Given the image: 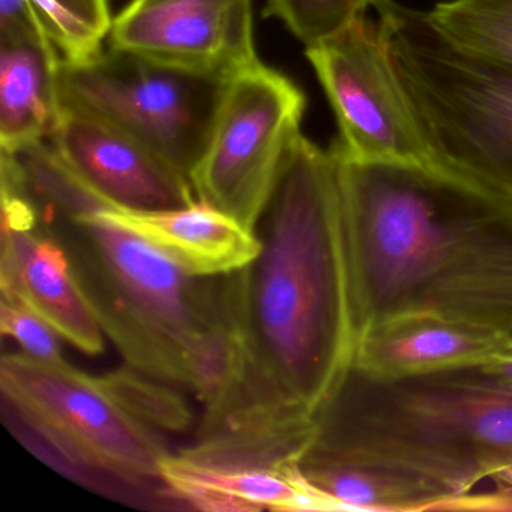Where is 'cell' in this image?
<instances>
[{
  "label": "cell",
  "instance_id": "16",
  "mask_svg": "<svg viewBox=\"0 0 512 512\" xmlns=\"http://www.w3.org/2000/svg\"><path fill=\"white\" fill-rule=\"evenodd\" d=\"M61 62L46 32L0 38V149L52 137L62 112Z\"/></svg>",
  "mask_w": 512,
  "mask_h": 512
},
{
  "label": "cell",
  "instance_id": "18",
  "mask_svg": "<svg viewBox=\"0 0 512 512\" xmlns=\"http://www.w3.org/2000/svg\"><path fill=\"white\" fill-rule=\"evenodd\" d=\"M427 16L458 49L512 71V0H446Z\"/></svg>",
  "mask_w": 512,
  "mask_h": 512
},
{
  "label": "cell",
  "instance_id": "21",
  "mask_svg": "<svg viewBox=\"0 0 512 512\" xmlns=\"http://www.w3.org/2000/svg\"><path fill=\"white\" fill-rule=\"evenodd\" d=\"M32 4L65 61H86L103 50L113 23L109 0H32Z\"/></svg>",
  "mask_w": 512,
  "mask_h": 512
},
{
  "label": "cell",
  "instance_id": "6",
  "mask_svg": "<svg viewBox=\"0 0 512 512\" xmlns=\"http://www.w3.org/2000/svg\"><path fill=\"white\" fill-rule=\"evenodd\" d=\"M383 37L443 166L512 199V71L458 49L427 13L383 0Z\"/></svg>",
  "mask_w": 512,
  "mask_h": 512
},
{
  "label": "cell",
  "instance_id": "20",
  "mask_svg": "<svg viewBox=\"0 0 512 512\" xmlns=\"http://www.w3.org/2000/svg\"><path fill=\"white\" fill-rule=\"evenodd\" d=\"M106 388L134 419L157 433H184L193 412L178 386L154 379L125 364L101 376Z\"/></svg>",
  "mask_w": 512,
  "mask_h": 512
},
{
  "label": "cell",
  "instance_id": "7",
  "mask_svg": "<svg viewBox=\"0 0 512 512\" xmlns=\"http://www.w3.org/2000/svg\"><path fill=\"white\" fill-rule=\"evenodd\" d=\"M232 79L110 46L86 61L62 59L59 89L64 106L118 128L191 182Z\"/></svg>",
  "mask_w": 512,
  "mask_h": 512
},
{
  "label": "cell",
  "instance_id": "12",
  "mask_svg": "<svg viewBox=\"0 0 512 512\" xmlns=\"http://www.w3.org/2000/svg\"><path fill=\"white\" fill-rule=\"evenodd\" d=\"M0 290L43 317L77 349L88 355L103 353V329L77 284L70 259L40 224L2 227Z\"/></svg>",
  "mask_w": 512,
  "mask_h": 512
},
{
  "label": "cell",
  "instance_id": "3",
  "mask_svg": "<svg viewBox=\"0 0 512 512\" xmlns=\"http://www.w3.org/2000/svg\"><path fill=\"white\" fill-rule=\"evenodd\" d=\"M382 467L433 488L440 511L512 464V391L479 365L377 377L355 365L314 413L301 466Z\"/></svg>",
  "mask_w": 512,
  "mask_h": 512
},
{
  "label": "cell",
  "instance_id": "22",
  "mask_svg": "<svg viewBox=\"0 0 512 512\" xmlns=\"http://www.w3.org/2000/svg\"><path fill=\"white\" fill-rule=\"evenodd\" d=\"M383 0H268L265 16L275 17L307 47L316 46L376 10Z\"/></svg>",
  "mask_w": 512,
  "mask_h": 512
},
{
  "label": "cell",
  "instance_id": "14",
  "mask_svg": "<svg viewBox=\"0 0 512 512\" xmlns=\"http://www.w3.org/2000/svg\"><path fill=\"white\" fill-rule=\"evenodd\" d=\"M164 482L184 508L206 512L334 511L302 473L200 466L170 452L161 464Z\"/></svg>",
  "mask_w": 512,
  "mask_h": 512
},
{
  "label": "cell",
  "instance_id": "13",
  "mask_svg": "<svg viewBox=\"0 0 512 512\" xmlns=\"http://www.w3.org/2000/svg\"><path fill=\"white\" fill-rule=\"evenodd\" d=\"M512 344L511 335L439 316H409L368 329L353 365L371 376L407 377L484 364Z\"/></svg>",
  "mask_w": 512,
  "mask_h": 512
},
{
  "label": "cell",
  "instance_id": "15",
  "mask_svg": "<svg viewBox=\"0 0 512 512\" xmlns=\"http://www.w3.org/2000/svg\"><path fill=\"white\" fill-rule=\"evenodd\" d=\"M110 212L197 277L233 274L245 268L260 250L254 230L202 200L167 211L112 206Z\"/></svg>",
  "mask_w": 512,
  "mask_h": 512
},
{
  "label": "cell",
  "instance_id": "5",
  "mask_svg": "<svg viewBox=\"0 0 512 512\" xmlns=\"http://www.w3.org/2000/svg\"><path fill=\"white\" fill-rule=\"evenodd\" d=\"M0 391L11 431L59 473L121 500L184 508L161 473L170 454L163 434L134 419L101 377L65 359L10 353L0 361Z\"/></svg>",
  "mask_w": 512,
  "mask_h": 512
},
{
  "label": "cell",
  "instance_id": "26",
  "mask_svg": "<svg viewBox=\"0 0 512 512\" xmlns=\"http://www.w3.org/2000/svg\"><path fill=\"white\" fill-rule=\"evenodd\" d=\"M479 367L491 379L512 391V344L499 355L488 359L484 364H479Z\"/></svg>",
  "mask_w": 512,
  "mask_h": 512
},
{
  "label": "cell",
  "instance_id": "25",
  "mask_svg": "<svg viewBox=\"0 0 512 512\" xmlns=\"http://www.w3.org/2000/svg\"><path fill=\"white\" fill-rule=\"evenodd\" d=\"M38 31L44 29L32 0H0V38Z\"/></svg>",
  "mask_w": 512,
  "mask_h": 512
},
{
  "label": "cell",
  "instance_id": "1",
  "mask_svg": "<svg viewBox=\"0 0 512 512\" xmlns=\"http://www.w3.org/2000/svg\"><path fill=\"white\" fill-rule=\"evenodd\" d=\"M254 233L259 253L233 274L244 370L214 419L307 421L358 343L334 148L293 136Z\"/></svg>",
  "mask_w": 512,
  "mask_h": 512
},
{
  "label": "cell",
  "instance_id": "23",
  "mask_svg": "<svg viewBox=\"0 0 512 512\" xmlns=\"http://www.w3.org/2000/svg\"><path fill=\"white\" fill-rule=\"evenodd\" d=\"M0 329L22 347L25 355L44 362L64 361L59 346L61 335L17 299L0 298Z\"/></svg>",
  "mask_w": 512,
  "mask_h": 512
},
{
  "label": "cell",
  "instance_id": "8",
  "mask_svg": "<svg viewBox=\"0 0 512 512\" xmlns=\"http://www.w3.org/2000/svg\"><path fill=\"white\" fill-rule=\"evenodd\" d=\"M304 110V94L260 61L236 73L191 176L197 200L254 230Z\"/></svg>",
  "mask_w": 512,
  "mask_h": 512
},
{
  "label": "cell",
  "instance_id": "11",
  "mask_svg": "<svg viewBox=\"0 0 512 512\" xmlns=\"http://www.w3.org/2000/svg\"><path fill=\"white\" fill-rule=\"evenodd\" d=\"M47 142L80 182L116 208L167 211L196 202L178 170L118 128L62 104Z\"/></svg>",
  "mask_w": 512,
  "mask_h": 512
},
{
  "label": "cell",
  "instance_id": "24",
  "mask_svg": "<svg viewBox=\"0 0 512 512\" xmlns=\"http://www.w3.org/2000/svg\"><path fill=\"white\" fill-rule=\"evenodd\" d=\"M490 481L496 487L493 491L458 497L449 506V511H512V464L497 470Z\"/></svg>",
  "mask_w": 512,
  "mask_h": 512
},
{
  "label": "cell",
  "instance_id": "10",
  "mask_svg": "<svg viewBox=\"0 0 512 512\" xmlns=\"http://www.w3.org/2000/svg\"><path fill=\"white\" fill-rule=\"evenodd\" d=\"M251 0H131L110 46L203 73L235 76L259 62Z\"/></svg>",
  "mask_w": 512,
  "mask_h": 512
},
{
  "label": "cell",
  "instance_id": "9",
  "mask_svg": "<svg viewBox=\"0 0 512 512\" xmlns=\"http://www.w3.org/2000/svg\"><path fill=\"white\" fill-rule=\"evenodd\" d=\"M340 128L335 145L367 163L443 166L422 130L379 23L367 16L305 49Z\"/></svg>",
  "mask_w": 512,
  "mask_h": 512
},
{
  "label": "cell",
  "instance_id": "17",
  "mask_svg": "<svg viewBox=\"0 0 512 512\" xmlns=\"http://www.w3.org/2000/svg\"><path fill=\"white\" fill-rule=\"evenodd\" d=\"M305 479L331 502L334 511H440L443 499L407 475L358 464L301 466Z\"/></svg>",
  "mask_w": 512,
  "mask_h": 512
},
{
  "label": "cell",
  "instance_id": "4",
  "mask_svg": "<svg viewBox=\"0 0 512 512\" xmlns=\"http://www.w3.org/2000/svg\"><path fill=\"white\" fill-rule=\"evenodd\" d=\"M34 206L38 224L64 248L80 290L125 364L188 388V343L235 313L233 274H188L121 223L101 197L76 212Z\"/></svg>",
  "mask_w": 512,
  "mask_h": 512
},
{
  "label": "cell",
  "instance_id": "2",
  "mask_svg": "<svg viewBox=\"0 0 512 512\" xmlns=\"http://www.w3.org/2000/svg\"><path fill=\"white\" fill-rule=\"evenodd\" d=\"M332 148L358 340L409 316L512 337L511 197L446 166L367 163Z\"/></svg>",
  "mask_w": 512,
  "mask_h": 512
},
{
  "label": "cell",
  "instance_id": "19",
  "mask_svg": "<svg viewBox=\"0 0 512 512\" xmlns=\"http://www.w3.org/2000/svg\"><path fill=\"white\" fill-rule=\"evenodd\" d=\"M188 389L205 412H212L232 394L244 370L245 353L235 313L197 332L187 347Z\"/></svg>",
  "mask_w": 512,
  "mask_h": 512
}]
</instances>
